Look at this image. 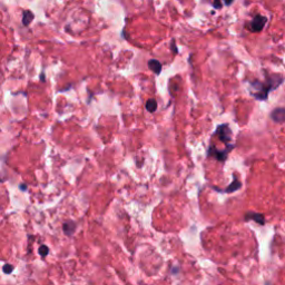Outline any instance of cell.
I'll list each match as a JSON object with an SVG mask.
<instances>
[{"label": "cell", "instance_id": "obj_1", "mask_svg": "<svg viewBox=\"0 0 285 285\" xmlns=\"http://www.w3.org/2000/svg\"><path fill=\"white\" fill-rule=\"evenodd\" d=\"M283 83V77L278 74L266 76L265 81L252 80L250 81L251 95L257 101H266L271 90L277 89Z\"/></svg>", "mask_w": 285, "mask_h": 285}, {"label": "cell", "instance_id": "obj_2", "mask_svg": "<svg viewBox=\"0 0 285 285\" xmlns=\"http://www.w3.org/2000/svg\"><path fill=\"white\" fill-rule=\"evenodd\" d=\"M234 148V145L229 144V145H226V147L224 149H217L215 146H211L209 152H207V155L209 156H213L214 158H216L217 161L220 162H225L226 158H228V153L232 151Z\"/></svg>", "mask_w": 285, "mask_h": 285}, {"label": "cell", "instance_id": "obj_3", "mask_svg": "<svg viewBox=\"0 0 285 285\" xmlns=\"http://www.w3.org/2000/svg\"><path fill=\"white\" fill-rule=\"evenodd\" d=\"M215 136H219L220 141L229 145V142L232 141V130H230L228 124H222L217 127L215 132Z\"/></svg>", "mask_w": 285, "mask_h": 285}, {"label": "cell", "instance_id": "obj_4", "mask_svg": "<svg viewBox=\"0 0 285 285\" xmlns=\"http://www.w3.org/2000/svg\"><path fill=\"white\" fill-rule=\"evenodd\" d=\"M266 22H268V18L261 15H256L253 18L250 24H248L247 28L250 29L252 33H260V31L263 30Z\"/></svg>", "mask_w": 285, "mask_h": 285}, {"label": "cell", "instance_id": "obj_5", "mask_svg": "<svg viewBox=\"0 0 285 285\" xmlns=\"http://www.w3.org/2000/svg\"><path fill=\"white\" fill-rule=\"evenodd\" d=\"M271 118H272L275 123L278 124H284L285 123V108H275V110L271 113Z\"/></svg>", "mask_w": 285, "mask_h": 285}, {"label": "cell", "instance_id": "obj_6", "mask_svg": "<svg viewBox=\"0 0 285 285\" xmlns=\"http://www.w3.org/2000/svg\"><path fill=\"white\" fill-rule=\"evenodd\" d=\"M77 224L74 221H66L64 224H62V230L67 235V236H72L74 233L76 232Z\"/></svg>", "mask_w": 285, "mask_h": 285}, {"label": "cell", "instance_id": "obj_7", "mask_svg": "<svg viewBox=\"0 0 285 285\" xmlns=\"http://www.w3.org/2000/svg\"><path fill=\"white\" fill-rule=\"evenodd\" d=\"M245 221H254L260 225L265 224L264 215L260 213H253V212H248V213L245 214Z\"/></svg>", "mask_w": 285, "mask_h": 285}, {"label": "cell", "instance_id": "obj_8", "mask_svg": "<svg viewBox=\"0 0 285 285\" xmlns=\"http://www.w3.org/2000/svg\"><path fill=\"white\" fill-rule=\"evenodd\" d=\"M147 65H148V68L151 69L152 71L155 72L156 75H161L163 67H162L161 62L158 61L157 59H149L147 62Z\"/></svg>", "mask_w": 285, "mask_h": 285}, {"label": "cell", "instance_id": "obj_9", "mask_svg": "<svg viewBox=\"0 0 285 285\" xmlns=\"http://www.w3.org/2000/svg\"><path fill=\"white\" fill-rule=\"evenodd\" d=\"M241 187H242L241 182H239V180L237 179V176L234 175V176H233V182H232V184H230L228 187H226V188L224 189V193H233V192H236L237 189H239Z\"/></svg>", "mask_w": 285, "mask_h": 285}, {"label": "cell", "instance_id": "obj_10", "mask_svg": "<svg viewBox=\"0 0 285 285\" xmlns=\"http://www.w3.org/2000/svg\"><path fill=\"white\" fill-rule=\"evenodd\" d=\"M34 18H35V15H34L33 11L25 10L24 13H22V25L28 27L31 22H33Z\"/></svg>", "mask_w": 285, "mask_h": 285}, {"label": "cell", "instance_id": "obj_11", "mask_svg": "<svg viewBox=\"0 0 285 285\" xmlns=\"http://www.w3.org/2000/svg\"><path fill=\"white\" fill-rule=\"evenodd\" d=\"M146 110L149 113H155L157 110V102L155 99H148L146 103Z\"/></svg>", "mask_w": 285, "mask_h": 285}, {"label": "cell", "instance_id": "obj_12", "mask_svg": "<svg viewBox=\"0 0 285 285\" xmlns=\"http://www.w3.org/2000/svg\"><path fill=\"white\" fill-rule=\"evenodd\" d=\"M38 252H39V254L42 255L43 257H44V256H47L48 253H49V247H48L47 245H42V246L39 247Z\"/></svg>", "mask_w": 285, "mask_h": 285}, {"label": "cell", "instance_id": "obj_13", "mask_svg": "<svg viewBox=\"0 0 285 285\" xmlns=\"http://www.w3.org/2000/svg\"><path fill=\"white\" fill-rule=\"evenodd\" d=\"M13 269H15V268H13V265H10V264H4L3 268H2L3 272L6 273V274H11Z\"/></svg>", "mask_w": 285, "mask_h": 285}, {"label": "cell", "instance_id": "obj_14", "mask_svg": "<svg viewBox=\"0 0 285 285\" xmlns=\"http://www.w3.org/2000/svg\"><path fill=\"white\" fill-rule=\"evenodd\" d=\"M171 51L173 52L174 54H178V48L176 47V45H175V40H174V39L171 40Z\"/></svg>", "mask_w": 285, "mask_h": 285}, {"label": "cell", "instance_id": "obj_15", "mask_svg": "<svg viewBox=\"0 0 285 285\" xmlns=\"http://www.w3.org/2000/svg\"><path fill=\"white\" fill-rule=\"evenodd\" d=\"M213 6L215 9H221L222 6H223V3H222L221 0H214V3H213Z\"/></svg>", "mask_w": 285, "mask_h": 285}, {"label": "cell", "instance_id": "obj_16", "mask_svg": "<svg viewBox=\"0 0 285 285\" xmlns=\"http://www.w3.org/2000/svg\"><path fill=\"white\" fill-rule=\"evenodd\" d=\"M234 2V0H224V4L225 6H230Z\"/></svg>", "mask_w": 285, "mask_h": 285}, {"label": "cell", "instance_id": "obj_17", "mask_svg": "<svg viewBox=\"0 0 285 285\" xmlns=\"http://www.w3.org/2000/svg\"><path fill=\"white\" fill-rule=\"evenodd\" d=\"M45 79H46V76H45L44 72H42V75H40V81H45Z\"/></svg>", "mask_w": 285, "mask_h": 285}, {"label": "cell", "instance_id": "obj_18", "mask_svg": "<svg viewBox=\"0 0 285 285\" xmlns=\"http://www.w3.org/2000/svg\"><path fill=\"white\" fill-rule=\"evenodd\" d=\"M20 189H21V191H26L27 186H26V185H20Z\"/></svg>", "mask_w": 285, "mask_h": 285}, {"label": "cell", "instance_id": "obj_19", "mask_svg": "<svg viewBox=\"0 0 285 285\" xmlns=\"http://www.w3.org/2000/svg\"><path fill=\"white\" fill-rule=\"evenodd\" d=\"M176 271H178V269H177V268H175V269H171V273H173V274L177 273V272H176Z\"/></svg>", "mask_w": 285, "mask_h": 285}]
</instances>
